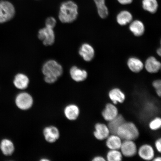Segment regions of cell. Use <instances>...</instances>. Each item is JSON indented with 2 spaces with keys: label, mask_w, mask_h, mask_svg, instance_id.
Wrapping results in <instances>:
<instances>
[{
  "label": "cell",
  "mask_w": 161,
  "mask_h": 161,
  "mask_svg": "<svg viewBox=\"0 0 161 161\" xmlns=\"http://www.w3.org/2000/svg\"><path fill=\"white\" fill-rule=\"evenodd\" d=\"M42 72L44 75V80L48 84H53L62 75V66L54 60H49L44 64Z\"/></svg>",
  "instance_id": "1"
},
{
  "label": "cell",
  "mask_w": 161,
  "mask_h": 161,
  "mask_svg": "<svg viewBox=\"0 0 161 161\" xmlns=\"http://www.w3.org/2000/svg\"><path fill=\"white\" fill-rule=\"evenodd\" d=\"M78 10V6L75 2H64L60 6L58 18L62 23H72L77 19Z\"/></svg>",
  "instance_id": "2"
},
{
  "label": "cell",
  "mask_w": 161,
  "mask_h": 161,
  "mask_svg": "<svg viewBox=\"0 0 161 161\" xmlns=\"http://www.w3.org/2000/svg\"><path fill=\"white\" fill-rule=\"evenodd\" d=\"M116 134L122 140L134 141L139 136V131L133 123L125 122L118 129Z\"/></svg>",
  "instance_id": "3"
},
{
  "label": "cell",
  "mask_w": 161,
  "mask_h": 161,
  "mask_svg": "<svg viewBox=\"0 0 161 161\" xmlns=\"http://www.w3.org/2000/svg\"><path fill=\"white\" fill-rule=\"evenodd\" d=\"M15 14V8L13 4L7 1H0V24L10 21Z\"/></svg>",
  "instance_id": "4"
},
{
  "label": "cell",
  "mask_w": 161,
  "mask_h": 161,
  "mask_svg": "<svg viewBox=\"0 0 161 161\" xmlns=\"http://www.w3.org/2000/svg\"><path fill=\"white\" fill-rule=\"evenodd\" d=\"M15 103L16 105L19 109L27 110L33 106V98L31 94L28 92H20L16 97Z\"/></svg>",
  "instance_id": "5"
},
{
  "label": "cell",
  "mask_w": 161,
  "mask_h": 161,
  "mask_svg": "<svg viewBox=\"0 0 161 161\" xmlns=\"http://www.w3.org/2000/svg\"><path fill=\"white\" fill-rule=\"evenodd\" d=\"M38 37L44 45H53L55 42V36L53 29L45 27L40 29L38 32Z\"/></svg>",
  "instance_id": "6"
},
{
  "label": "cell",
  "mask_w": 161,
  "mask_h": 161,
  "mask_svg": "<svg viewBox=\"0 0 161 161\" xmlns=\"http://www.w3.org/2000/svg\"><path fill=\"white\" fill-rule=\"evenodd\" d=\"M120 149L122 155L128 158L136 155L138 150L134 141L129 140L122 141Z\"/></svg>",
  "instance_id": "7"
},
{
  "label": "cell",
  "mask_w": 161,
  "mask_h": 161,
  "mask_svg": "<svg viewBox=\"0 0 161 161\" xmlns=\"http://www.w3.org/2000/svg\"><path fill=\"white\" fill-rule=\"evenodd\" d=\"M43 133L45 140L50 143L55 142L60 137L59 130L55 126L46 127L43 129Z\"/></svg>",
  "instance_id": "8"
},
{
  "label": "cell",
  "mask_w": 161,
  "mask_h": 161,
  "mask_svg": "<svg viewBox=\"0 0 161 161\" xmlns=\"http://www.w3.org/2000/svg\"><path fill=\"white\" fill-rule=\"evenodd\" d=\"M80 55L85 61L89 62L94 59L95 55V50L90 44H82L78 52Z\"/></svg>",
  "instance_id": "9"
},
{
  "label": "cell",
  "mask_w": 161,
  "mask_h": 161,
  "mask_svg": "<svg viewBox=\"0 0 161 161\" xmlns=\"http://www.w3.org/2000/svg\"><path fill=\"white\" fill-rule=\"evenodd\" d=\"M160 62L154 57L151 56L147 58L144 64V68L150 74H155L161 69Z\"/></svg>",
  "instance_id": "10"
},
{
  "label": "cell",
  "mask_w": 161,
  "mask_h": 161,
  "mask_svg": "<svg viewBox=\"0 0 161 161\" xmlns=\"http://www.w3.org/2000/svg\"><path fill=\"white\" fill-rule=\"evenodd\" d=\"M110 134L109 128L105 124L98 123L95 125L94 136L97 139L99 140L106 139Z\"/></svg>",
  "instance_id": "11"
},
{
  "label": "cell",
  "mask_w": 161,
  "mask_h": 161,
  "mask_svg": "<svg viewBox=\"0 0 161 161\" xmlns=\"http://www.w3.org/2000/svg\"><path fill=\"white\" fill-rule=\"evenodd\" d=\"M137 152L140 158L145 160H152L154 158V149L149 144H145L141 146Z\"/></svg>",
  "instance_id": "12"
},
{
  "label": "cell",
  "mask_w": 161,
  "mask_h": 161,
  "mask_svg": "<svg viewBox=\"0 0 161 161\" xmlns=\"http://www.w3.org/2000/svg\"><path fill=\"white\" fill-rule=\"evenodd\" d=\"M69 73L72 79L76 82L84 81L87 78L88 75L86 70L80 69L75 66L70 68Z\"/></svg>",
  "instance_id": "13"
},
{
  "label": "cell",
  "mask_w": 161,
  "mask_h": 161,
  "mask_svg": "<svg viewBox=\"0 0 161 161\" xmlns=\"http://www.w3.org/2000/svg\"><path fill=\"white\" fill-rule=\"evenodd\" d=\"M119 114L117 108L114 104H107L102 112V115L107 121L109 122L115 118Z\"/></svg>",
  "instance_id": "14"
},
{
  "label": "cell",
  "mask_w": 161,
  "mask_h": 161,
  "mask_svg": "<svg viewBox=\"0 0 161 161\" xmlns=\"http://www.w3.org/2000/svg\"><path fill=\"white\" fill-rule=\"evenodd\" d=\"M64 114L68 120L70 121L75 120L79 116L80 108L75 104H68L64 108Z\"/></svg>",
  "instance_id": "15"
},
{
  "label": "cell",
  "mask_w": 161,
  "mask_h": 161,
  "mask_svg": "<svg viewBox=\"0 0 161 161\" xmlns=\"http://www.w3.org/2000/svg\"><path fill=\"white\" fill-rule=\"evenodd\" d=\"M30 83L29 77L25 74L19 73L16 75L14 78L13 83L17 89L24 90L28 87Z\"/></svg>",
  "instance_id": "16"
},
{
  "label": "cell",
  "mask_w": 161,
  "mask_h": 161,
  "mask_svg": "<svg viewBox=\"0 0 161 161\" xmlns=\"http://www.w3.org/2000/svg\"><path fill=\"white\" fill-rule=\"evenodd\" d=\"M130 24L129 30L134 36L140 37L144 35L145 27L142 21L138 19L132 20Z\"/></svg>",
  "instance_id": "17"
},
{
  "label": "cell",
  "mask_w": 161,
  "mask_h": 161,
  "mask_svg": "<svg viewBox=\"0 0 161 161\" xmlns=\"http://www.w3.org/2000/svg\"><path fill=\"white\" fill-rule=\"evenodd\" d=\"M127 64L131 71L138 73L142 71L144 68V64L142 60L136 57H130L127 62Z\"/></svg>",
  "instance_id": "18"
},
{
  "label": "cell",
  "mask_w": 161,
  "mask_h": 161,
  "mask_svg": "<svg viewBox=\"0 0 161 161\" xmlns=\"http://www.w3.org/2000/svg\"><path fill=\"white\" fill-rule=\"evenodd\" d=\"M108 97L114 104L122 103L125 99V94L119 88H115L111 90L108 92Z\"/></svg>",
  "instance_id": "19"
},
{
  "label": "cell",
  "mask_w": 161,
  "mask_h": 161,
  "mask_svg": "<svg viewBox=\"0 0 161 161\" xmlns=\"http://www.w3.org/2000/svg\"><path fill=\"white\" fill-rule=\"evenodd\" d=\"M111 134L106 138V146L110 150H119L122 143V140L117 135Z\"/></svg>",
  "instance_id": "20"
},
{
  "label": "cell",
  "mask_w": 161,
  "mask_h": 161,
  "mask_svg": "<svg viewBox=\"0 0 161 161\" xmlns=\"http://www.w3.org/2000/svg\"><path fill=\"white\" fill-rule=\"evenodd\" d=\"M116 21L121 26H125L130 24L133 20V16L130 11L123 10L116 16Z\"/></svg>",
  "instance_id": "21"
},
{
  "label": "cell",
  "mask_w": 161,
  "mask_h": 161,
  "mask_svg": "<svg viewBox=\"0 0 161 161\" xmlns=\"http://www.w3.org/2000/svg\"><path fill=\"white\" fill-rule=\"evenodd\" d=\"M125 122L124 117L121 114H119L114 119L108 122V127L111 134H116L119 128Z\"/></svg>",
  "instance_id": "22"
},
{
  "label": "cell",
  "mask_w": 161,
  "mask_h": 161,
  "mask_svg": "<svg viewBox=\"0 0 161 161\" xmlns=\"http://www.w3.org/2000/svg\"><path fill=\"white\" fill-rule=\"evenodd\" d=\"M0 148L3 153L7 156L11 155L15 150V147L13 142L7 139L2 141Z\"/></svg>",
  "instance_id": "23"
},
{
  "label": "cell",
  "mask_w": 161,
  "mask_h": 161,
  "mask_svg": "<svg viewBox=\"0 0 161 161\" xmlns=\"http://www.w3.org/2000/svg\"><path fill=\"white\" fill-rule=\"evenodd\" d=\"M97 8L98 15L102 19H106L108 15V8L105 4V0H94Z\"/></svg>",
  "instance_id": "24"
},
{
  "label": "cell",
  "mask_w": 161,
  "mask_h": 161,
  "mask_svg": "<svg viewBox=\"0 0 161 161\" xmlns=\"http://www.w3.org/2000/svg\"><path fill=\"white\" fill-rule=\"evenodd\" d=\"M142 7L146 11L154 14L158 11V3L157 0H142Z\"/></svg>",
  "instance_id": "25"
},
{
  "label": "cell",
  "mask_w": 161,
  "mask_h": 161,
  "mask_svg": "<svg viewBox=\"0 0 161 161\" xmlns=\"http://www.w3.org/2000/svg\"><path fill=\"white\" fill-rule=\"evenodd\" d=\"M122 154L118 150H110L106 155V158L108 161H120L122 159Z\"/></svg>",
  "instance_id": "26"
},
{
  "label": "cell",
  "mask_w": 161,
  "mask_h": 161,
  "mask_svg": "<svg viewBox=\"0 0 161 161\" xmlns=\"http://www.w3.org/2000/svg\"><path fill=\"white\" fill-rule=\"evenodd\" d=\"M149 125L151 130H158L161 126V118L159 117L155 118L150 122Z\"/></svg>",
  "instance_id": "27"
},
{
  "label": "cell",
  "mask_w": 161,
  "mask_h": 161,
  "mask_svg": "<svg viewBox=\"0 0 161 161\" xmlns=\"http://www.w3.org/2000/svg\"><path fill=\"white\" fill-rule=\"evenodd\" d=\"M56 23V19L53 17H49L46 19L45 21V27L53 29L55 27Z\"/></svg>",
  "instance_id": "28"
},
{
  "label": "cell",
  "mask_w": 161,
  "mask_h": 161,
  "mask_svg": "<svg viewBox=\"0 0 161 161\" xmlns=\"http://www.w3.org/2000/svg\"><path fill=\"white\" fill-rule=\"evenodd\" d=\"M152 85L156 92L157 95L160 97L161 95V81L160 80H154L153 82Z\"/></svg>",
  "instance_id": "29"
},
{
  "label": "cell",
  "mask_w": 161,
  "mask_h": 161,
  "mask_svg": "<svg viewBox=\"0 0 161 161\" xmlns=\"http://www.w3.org/2000/svg\"><path fill=\"white\" fill-rule=\"evenodd\" d=\"M156 148L158 152L159 153H161V138H159L158 140H157L155 144Z\"/></svg>",
  "instance_id": "30"
},
{
  "label": "cell",
  "mask_w": 161,
  "mask_h": 161,
  "mask_svg": "<svg viewBox=\"0 0 161 161\" xmlns=\"http://www.w3.org/2000/svg\"><path fill=\"white\" fill-rule=\"evenodd\" d=\"M119 3L123 5L130 4L133 0H117Z\"/></svg>",
  "instance_id": "31"
},
{
  "label": "cell",
  "mask_w": 161,
  "mask_h": 161,
  "mask_svg": "<svg viewBox=\"0 0 161 161\" xmlns=\"http://www.w3.org/2000/svg\"><path fill=\"white\" fill-rule=\"evenodd\" d=\"M106 160L103 157L100 156L94 157L93 159L92 160V161H105Z\"/></svg>",
  "instance_id": "32"
},
{
  "label": "cell",
  "mask_w": 161,
  "mask_h": 161,
  "mask_svg": "<svg viewBox=\"0 0 161 161\" xmlns=\"http://www.w3.org/2000/svg\"><path fill=\"white\" fill-rule=\"evenodd\" d=\"M157 53L159 56H160L161 55V48H159L158 49H157L156 51Z\"/></svg>",
  "instance_id": "33"
},
{
  "label": "cell",
  "mask_w": 161,
  "mask_h": 161,
  "mask_svg": "<svg viewBox=\"0 0 161 161\" xmlns=\"http://www.w3.org/2000/svg\"><path fill=\"white\" fill-rule=\"evenodd\" d=\"M153 160L154 161H161V158L160 157H158L156 158H154Z\"/></svg>",
  "instance_id": "34"
},
{
  "label": "cell",
  "mask_w": 161,
  "mask_h": 161,
  "mask_svg": "<svg viewBox=\"0 0 161 161\" xmlns=\"http://www.w3.org/2000/svg\"><path fill=\"white\" fill-rule=\"evenodd\" d=\"M40 160H41V161H49V160L47 159H41Z\"/></svg>",
  "instance_id": "35"
},
{
  "label": "cell",
  "mask_w": 161,
  "mask_h": 161,
  "mask_svg": "<svg viewBox=\"0 0 161 161\" xmlns=\"http://www.w3.org/2000/svg\"></svg>",
  "instance_id": "36"
}]
</instances>
